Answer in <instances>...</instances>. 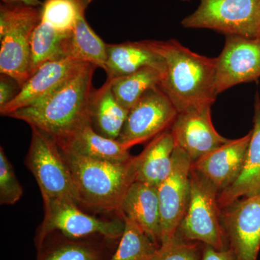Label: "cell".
<instances>
[{"mask_svg":"<svg viewBox=\"0 0 260 260\" xmlns=\"http://www.w3.org/2000/svg\"><path fill=\"white\" fill-rule=\"evenodd\" d=\"M96 68L90 63H83L45 99L11 113L8 117L25 121L52 138L92 124V80Z\"/></svg>","mask_w":260,"mask_h":260,"instance_id":"1","label":"cell"},{"mask_svg":"<svg viewBox=\"0 0 260 260\" xmlns=\"http://www.w3.org/2000/svg\"><path fill=\"white\" fill-rule=\"evenodd\" d=\"M149 42L165 61L160 87L178 112L213 105L218 95L215 85L216 58L200 55L174 39Z\"/></svg>","mask_w":260,"mask_h":260,"instance_id":"2","label":"cell"},{"mask_svg":"<svg viewBox=\"0 0 260 260\" xmlns=\"http://www.w3.org/2000/svg\"><path fill=\"white\" fill-rule=\"evenodd\" d=\"M61 152L71 172L80 204L99 211L119 212L123 198L135 181L133 157L127 162H112Z\"/></svg>","mask_w":260,"mask_h":260,"instance_id":"3","label":"cell"},{"mask_svg":"<svg viewBox=\"0 0 260 260\" xmlns=\"http://www.w3.org/2000/svg\"><path fill=\"white\" fill-rule=\"evenodd\" d=\"M41 9L22 4L0 6V73L23 87L30 78V41Z\"/></svg>","mask_w":260,"mask_h":260,"instance_id":"4","label":"cell"},{"mask_svg":"<svg viewBox=\"0 0 260 260\" xmlns=\"http://www.w3.org/2000/svg\"><path fill=\"white\" fill-rule=\"evenodd\" d=\"M218 195L215 186L191 169L189 204L178 229V235L217 250L229 249Z\"/></svg>","mask_w":260,"mask_h":260,"instance_id":"5","label":"cell"},{"mask_svg":"<svg viewBox=\"0 0 260 260\" xmlns=\"http://www.w3.org/2000/svg\"><path fill=\"white\" fill-rule=\"evenodd\" d=\"M30 128L31 141L25 165L37 180L43 200H64L80 204L71 172L55 140L35 126Z\"/></svg>","mask_w":260,"mask_h":260,"instance_id":"6","label":"cell"},{"mask_svg":"<svg viewBox=\"0 0 260 260\" xmlns=\"http://www.w3.org/2000/svg\"><path fill=\"white\" fill-rule=\"evenodd\" d=\"M183 19L186 28L211 29L228 35L260 39V0H200Z\"/></svg>","mask_w":260,"mask_h":260,"instance_id":"7","label":"cell"},{"mask_svg":"<svg viewBox=\"0 0 260 260\" xmlns=\"http://www.w3.org/2000/svg\"><path fill=\"white\" fill-rule=\"evenodd\" d=\"M44 217L36 237L38 250L50 234L59 232L70 239L88 236H102L109 240L120 239L124 232V221L106 220L83 213L78 204L64 200H43Z\"/></svg>","mask_w":260,"mask_h":260,"instance_id":"8","label":"cell"},{"mask_svg":"<svg viewBox=\"0 0 260 260\" xmlns=\"http://www.w3.org/2000/svg\"><path fill=\"white\" fill-rule=\"evenodd\" d=\"M178 113L160 87L151 89L129 111L117 140L129 150L146 143L170 129Z\"/></svg>","mask_w":260,"mask_h":260,"instance_id":"9","label":"cell"},{"mask_svg":"<svg viewBox=\"0 0 260 260\" xmlns=\"http://www.w3.org/2000/svg\"><path fill=\"white\" fill-rule=\"evenodd\" d=\"M191 158L176 146L172 169L158 186L160 205L161 243L175 237L185 215L190 195Z\"/></svg>","mask_w":260,"mask_h":260,"instance_id":"10","label":"cell"},{"mask_svg":"<svg viewBox=\"0 0 260 260\" xmlns=\"http://www.w3.org/2000/svg\"><path fill=\"white\" fill-rule=\"evenodd\" d=\"M229 248L237 260H257L260 250V193L221 209Z\"/></svg>","mask_w":260,"mask_h":260,"instance_id":"11","label":"cell"},{"mask_svg":"<svg viewBox=\"0 0 260 260\" xmlns=\"http://www.w3.org/2000/svg\"><path fill=\"white\" fill-rule=\"evenodd\" d=\"M211 107L200 106L179 112L171 126L176 146L184 150L192 162L232 140L221 136L214 127Z\"/></svg>","mask_w":260,"mask_h":260,"instance_id":"12","label":"cell"},{"mask_svg":"<svg viewBox=\"0 0 260 260\" xmlns=\"http://www.w3.org/2000/svg\"><path fill=\"white\" fill-rule=\"evenodd\" d=\"M260 78V39L228 35L221 54L216 57L215 85L221 93L241 83Z\"/></svg>","mask_w":260,"mask_h":260,"instance_id":"13","label":"cell"},{"mask_svg":"<svg viewBox=\"0 0 260 260\" xmlns=\"http://www.w3.org/2000/svg\"><path fill=\"white\" fill-rule=\"evenodd\" d=\"M83 63L70 56L44 63L25 82L18 95L0 108V114L8 116L15 111L41 102L64 83Z\"/></svg>","mask_w":260,"mask_h":260,"instance_id":"14","label":"cell"},{"mask_svg":"<svg viewBox=\"0 0 260 260\" xmlns=\"http://www.w3.org/2000/svg\"><path fill=\"white\" fill-rule=\"evenodd\" d=\"M251 131L239 139L232 140L191 164V169L216 188L219 194L237 180L242 172Z\"/></svg>","mask_w":260,"mask_h":260,"instance_id":"15","label":"cell"},{"mask_svg":"<svg viewBox=\"0 0 260 260\" xmlns=\"http://www.w3.org/2000/svg\"><path fill=\"white\" fill-rule=\"evenodd\" d=\"M61 149L68 153L85 158L112 162L129 161L133 156L117 140L106 138L98 133L92 124L78 129L59 138H53Z\"/></svg>","mask_w":260,"mask_h":260,"instance_id":"16","label":"cell"},{"mask_svg":"<svg viewBox=\"0 0 260 260\" xmlns=\"http://www.w3.org/2000/svg\"><path fill=\"white\" fill-rule=\"evenodd\" d=\"M119 213L138 224L160 246L161 225L157 186L140 181L133 182L123 198Z\"/></svg>","mask_w":260,"mask_h":260,"instance_id":"17","label":"cell"},{"mask_svg":"<svg viewBox=\"0 0 260 260\" xmlns=\"http://www.w3.org/2000/svg\"><path fill=\"white\" fill-rule=\"evenodd\" d=\"M147 67L165 71L164 57L150 45L149 40L107 44V78L125 76Z\"/></svg>","mask_w":260,"mask_h":260,"instance_id":"18","label":"cell"},{"mask_svg":"<svg viewBox=\"0 0 260 260\" xmlns=\"http://www.w3.org/2000/svg\"><path fill=\"white\" fill-rule=\"evenodd\" d=\"M175 148L170 129L150 140L141 153L133 156L135 181L158 187L172 171Z\"/></svg>","mask_w":260,"mask_h":260,"instance_id":"19","label":"cell"},{"mask_svg":"<svg viewBox=\"0 0 260 260\" xmlns=\"http://www.w3.org/2000/svg\"><path fill=\"white\" fill-rule=\"evenodd\" d=\"M260 193V105L256 103L254 126L244 166L237 180L218 195L220 209L236 200Z\"/></svg>","mask_w":260,"mask_h":260,"instance_id":"20","label":"cell"},{"mask_svg":"<svg viewBox=\"0 0 260 260\" xmlns=\"http://www.w3.org/2000/svg\"><path fill=\"white\" fill-rule=\"evenodd\" d=\"M129 110L116 100L112 88V80L94 90L90 102V118L93 129L99 134L117 140L124 126Z\"/></svg>","mask_w":260,"mask_h":260,"instance_id":"21","label":"cell"},{"mask_svg":"<svg viewBox=\"0 0 260 260\" xmlns=\"http://www.w3.org/2000/svg\"><path fill=\"white\" fill-rule=\"evenodd\" d=\"M71 34H63L40 22L30 41V77L47 61L69 56Z\"/></svg>","mask_w":260,"mask_h":260,"instance_id":"22","label":"cell"},{"mask_svg":"<svg viewBox=\"0 0 260 260\" xmlns=\"http://www.w3.org/2000/svg\"><path fill=\"white\" fill-rule=\"evenodd\" d=\"M164 73L156 68L147 67L112 80L113 93L124 109L130 110L147 92L161 84Z\"/></svg>","mask_w":260,"mask_h":260,"instance_id":"23","label":"cell"},{"mask_svg":"<svg viewBox=\"0 0 260 260\" xmlns=\"http://www.w3.org/2000/svg\"><path fill=\"white\" fill-rule=\"evenodd\" d=\"M69 56L105 70L107 44L90 28L81 13L70 37Z\"/></svg>","mask_w":260,"mask_h":260,"instance_id":"24","label":"cell"},{"mask_svg":"<svg viewBox=\"0 0 260 260\" xmlns=\"http://www.w3.org/2000/svg\"><path fill=\"white\" fill-rule=\"evenodd\" d=\"M124 229L119 246L109 260H153L160 245L131 219L121 215Z\"/></svg>","mask_w":260,"mask_h":260,"instance_id":"25","label":"cell"},{"mask_svg":"<svg viewBox=\"0 0 260 260\" xmlns=\"http://www.w3.org/2000/svg\"><path fill=\"white\" fill-rule=\"evenodd\" d=\"M81 13L77 0H45L41 9V22L56 31L70 34Z\"/></svg>","mask_w":260,"mask_h":260,"instance_id":"26","label":"cell"},{"mask_svg":"<svg viewBox=\"0 0 260 260\" xmlns=\"http://www.w3.org/2000/svg\"><path fill=\"white\" fill-rule=\"evenodd\" d=\"M39 251L37 260H102V251L96 246L75 239Z\"/></svg>","mask_w":260,"mask_h":260,"instance_id":"27","label":"cell"},{"mask_svg":"<svg viewBox=\"0 0 260 260\" xmlns=\"http://www.w3.org/2000/svg\"><path fill=\"white\" fill-rule=\"evenodd\" d=\"M203 246L200 242L186 240L177 234L160 244L153 260H202Z\"/></svg>","mask_w":260,"mask_h":260,"instance_id":"28","label":"cell"},{"mask_svg":"<svg viewBox=\"0 0 260 260\" xmlns=\"http://www.w3.org/2000/svg\"><path fill=\"white\" fill-rule=\"evenodd\" d=\"M23 189L3 148H0V204L13 205L23 196Z\"/></svg>","mask_w":260,"mask_h":260,"instance_id":"29","label":"cell"},{"mask_svg":"<svg viewBox=\"0 0 260 260\" xmlns=\"http://www.w3.org/2000/svg\"><path fill=\"white\" fill-rule=\"evenodd\" d=\"M20 85L18 82L8 75L0 76V108L11 102L20 92Z\"/></svg>","mask_w":260,"mask_h":260,"instance_id":"30","label":"cell"},{"mask_svg":"<svg viewBox=\"0 0 260 260\" xmlns=\"http://www.w3.org/2000/svg\"><path fill=\"white\" fill-rule=\"evenodd\" d=\"M202 260H237L232 249L217 250L211 246H203Z\"/></svg>","mask_w":260,"mask_h":260,"instance_id":"31","label":"cell"},{"mask_svg":"<svg viewBox=\"0 0 260 260\" xmlns=\"http://www.w3.org/2000/svg\"><path fill=\"white\" fill-rule=\"evenodd\" d=\"M2 2L4 4H22L36 8L43 5L40 0H2Z\"/></svg>","mask_w":260,"mask_h":260,"instance_id":"32","label":"cell"},{"mask_svg":"<svg viewBox=\"0 0 260 260\" xmlns=\"http://www.w3.org/2000/svg\"><path fill=\"white\" fill-rule=\"evenodd\" d=\"M93 0H77L78 4H79L80 8L83 10L84 13H85V10H86L87 8L89 5H90V3L93 2ZM182 1H189V0H182Z\"/></svg>","mask_w":260,"mask_h":260,"instance_id":"33","label":"cell"},{"mask_svg":"<svg viewBox=\"0 0 260 260\" xmlns=\"http://www.w3.org/2000/svg\"><path fill=\"white\" fill-rule=\"evenodd\" d=\"M258 104H259L260 105V100L259 101V102H258Z\"/></svg>","mask_w":260,"mask_h":260,"instance_id":"34","label":"cell"}]
</instances>
